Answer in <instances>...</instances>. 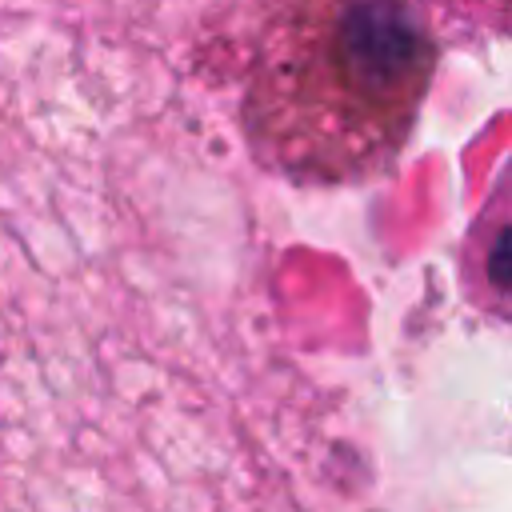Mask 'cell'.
I'll use <instances>...</instances> for the list:
<instances>
[{
  "label": "cell",
  "mask_w": 512,
  "mask_h": 512,
  "mask_svg": "<svg viewBox=\"0 0 512 512\" xmlns=\"http://www.w3.org/2000/svg\"><path fill=\"white\" fill-rule=\"evenodd\" d=\"M428 24L456 28L464 36H504L508 28V0H416Z\"/></svg>",
  "instance_id": "7a4b0ae2"
},
{
  "label": "cell",
  "mask_w": 512,
  "mask_h": 512,
  "mask_svg": "<svg viewBox=\"0 0 512 512\" xmlns=\"http://www.w3.org/2000/svg\"><path fill=\"white\" fill-rule=\"evenodd\" d=\"M436 64L416 0H252L244 144L300 188L368 184L408 148Z\"/></svg>",
  "instance_id": "6da1fadb"
}]
</instances>
